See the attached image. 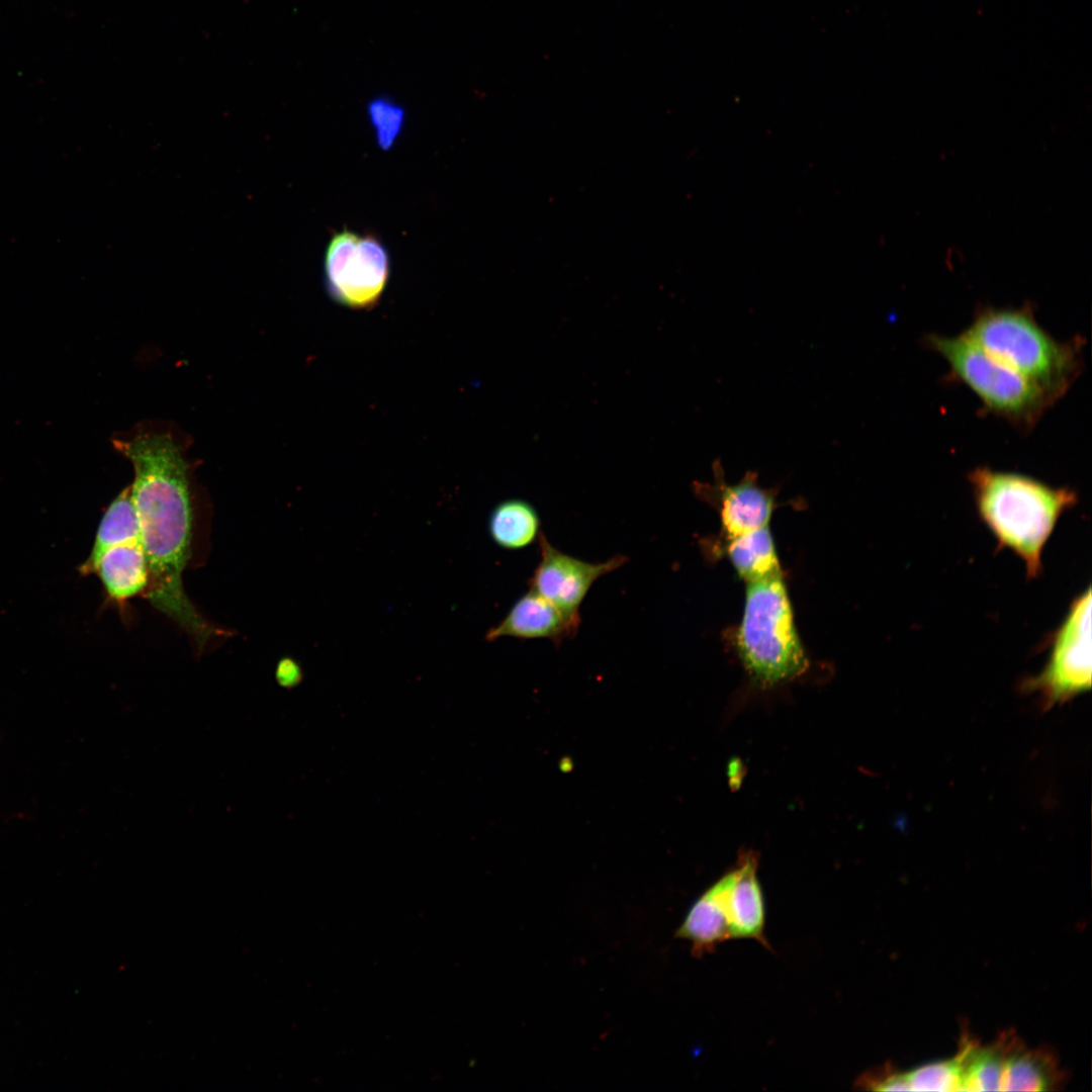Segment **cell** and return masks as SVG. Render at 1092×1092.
<instances>
[{
  "instance_id": "1",
  "label": "cell",
  "mask_w": 1092,
  "mask_h": 1092,
  "mask_svg": "<svg viewBox=\"0 0 1092 1092\" xmlns=\"http://www.w3.org/2000/svg\"><path fill=\"white\" fill-rule=\"evenodd\" d=\"M113 444L133 467L130 495L149 568L144 596L202 649L221 632L199 614L183 587L192 528L187 464L169 434H138Z\"/></svg>"
},
{
  "instance_id": "2",
  "label": "cell",
  "mask_w": 1092,
  "mask_h": 1092,
  "mask_svg": "<svg viewBox=\"0 0 1092 1092\" xmlns=\"http://www.w3.org/2000/svg\"><path fill=\"white\" fill-rule=\"evenodd\" d=\"M980 520L997 550L1019 557L1029 579L1042 574V552L1060 518L1078 503L1075 490L1014 471L979 466L967 476Z\"/></svg>"
},
{
  "instance_id": "3",
  "label": "cell",
  "mask_w": 1092,
  "mask_h": 1092,
  "mask_svg": "<svg viewBox=\"0 0 1092 1092\" xmlns=\"http://www.w3.org/2000/svg\"><path fill=\"white\" fill-rule=\"evenodd\" d=\"M983 350L1045 391L1056 402L1083 369V340L1056 339L1033 307H979L963 332Z\"/></svg>"
},
{
  "instance_id": "4",
  "label": "cell",
  "mask_w": 1092,
  "mask_h": 1092,
  "mask_svg": "<svg viewBox=\"0 0 1092 1092\" xmlns=\"http://www.w3.org/2000/svg\"><path fill=\"white\" fill-rule=\"evenodd\" d=\"M737 649L746 670L762 687L806 671L808 659L782 574L746 583Z\"/></svg>"
},
{
  "instance_id": "5",
  "label": "cell",
  "mask_w": 1092,
  "mask_h": 1092,
  "mask_svg": "<svg viewBox=\"0 0 1092 1092\" xmlns=\"http://www.w3.org/2000/svg\"><path fill=\"white\" fill-rule=\"evenodd\" d=\"M927 348L941 356L949 374L968 387L987 413L1028 432L1056 401L1036 384L991 356L964 333L928 334Z\"/></svg>"
},
{
  "instance_id": "6",
  "label": "cell",
  "mask_w": 1092,
  "mask_h": 1092,
  "mask_svg": "<svg viewBox=\"0 0 1092 1092\" xmlns=\"http://www.w3.org/2000/svg\"><path fill=\"white\" fill-rule=\"evenodd\" d=\"M1091 587L1077 596L1049 639L1051 652L1043 669L1024 678L1020 690L1037 694L1042 709L1063 705L1091 688Z\"/></svg>"
},
{
  "instance_id": "7",
  "label": "cell",
  "mask_w": 1092,
  "mask_h": 1092,
  "mask_svg": "<svg viewBox=\"0 0 1092 1092\" xmlns=\"http://www.w3.org/2000/svg\"><path fill=\"white\" fill-rule=\"evenodd\" d=\"M385 246L372 235L344 229L330 240L324 262L325 287L338 303L370 308L379 300L389 278Z\"/></svg>"
},
{
  "instance_id": "8",
  "label": "cell",
  "mask_w": 1092,
  "mask_h": 1092,
  "mask_svg": "<svg viewBox=\"0 0 1092 1092\" xmlns=\"http://www.w3.org/2000/svg\"><path fill=\"white\" fill-rule=\"evenodd\" d=\"M537 541L540 561L528 585L579 628V608L594 582L623 566L628 557L617 554L606 561L587 562L554 547L542 531Z\"/></svg>"
},
{
  "instance_id": "9",
  "label": "cell",
  "mask_w": 1092,
  "mask_h": 1092,
  "mask_svg": "<svg viewBox=\"0 0 1092 1092\" xmlns=\"http://www.w3.org/2000/svg\"><path fill=\"white\" fill-rule=\"evenodd\" d=\"M714 483L695 481V493L719 508L728 539L768 526L776 508L777 488H762L756 471L748 470L734 484L725 481L720 459L712 463Z\"/></svg>"
},
{
  "instance_id": "10",
  "label": "cell",
  "mask_w": 1092,
  "mask_h": 1092,
  "mask_svg": "<svg viewBox=\"0 0 1092 1092\" xmlns=\"http://www.w3.org/2000/svg\"><path fill=\"white\" fill-rule=\"evenodd\" d=\"M578 629L546 599L529 589L514 603L498 624L487 630L485 640L495 641L502 637L547 639L560 646L565 639L573 638Z\"/></svg>"
},
{
  "instance_id": "11",
  "label": "cell",
  "mask_w": 1092,
  "mask_h": 1092,
  "mask_svg": "<svg viewBox=\"0 0 1092 1092\" xmlns=\"http://www.w3.org/2000/svg\"><path fill=\"white\" fill-rule=\"evenodd\" d=\"M757 858L752 852L740 856L728 890L726 906L732 939H753L764 947L765 905L757 879Z\"/></svg>"
},
{
  "instance_id": "12",
  "label": "cell",
  "mask_w": 1092,
  "mask_h": 1092,
  "mask_svg": "<svg viewBox=\"0 0 1092 1092\" xmlns=\"http://www.w3.org/2000/svg\"><path fill=\"white\" fill-rule=\"evenodd\" d=\"M730 879L729 872L698 897L675 930V937L689 941L692 953L697 958L712 952L718 944L732 939L724 907Z\"/></svg>"
},
{
  "instance_id": "13",
  "label": "cell",
  "mask_w": 1092,
  "mask_h": 1092,
  "mask_svg": "<svg viewBox=\"0 0 1092 1092\" xmlns=\"http://www.w3.org/2000/svg\"><path fill=\"white\" fill-rule=\"evenodd\" d=\"M95 573L111 601H124L145 594L149 568L141 542L124 543L106 549L93 565Z\"/></svg>"
},
{
  "instance_id": "14",
  "label": "cell",
  "mask_w": 1092,
  "mask_h": 1092,
  "mask_svg": "<svg viewBox=\"0 0 1092 1092\" xmlns=\"http://www.w3.org/2000/svg\"><path fill=\"white\" fill-rule=\"evenodd\" d=\"M726 550L737 574L746 583L782 574L768 526L728 539Z\"/></svg>"
},
{
  "instance_id": "15",
  "label": "cell",
  "mask_w": 1092,
  "mask_h": 1092,
  "mask_svg": "<svg viewBox=\"0 0 1092 1092\" xmlns=\"http://www.w3.org/2000/svg\"><path fill=\"white\" fill-rule=\"evenodd\" d=\"M1058 1083V1068L1052 1056L1025 1050L1014 1037L1004 1066L1001 1091H1045Z\"/></svg>"
},
{
  "instance_id": "16",
  "label": "cell",
  "mask_w": 1092,
  "mask_h": 1092,
  "mask_svg": "<svg viewBox=\"0 0 1092 1092\" xmlns=\"http://www.w3.org/2000/svg\"><path fill=\"white\" fill-rule=\"evenodd\" d=\"M541 521L526 500L508 499L491 511L488 532L493 542L507 550H520L538 540Z\"/></svg>"
},
{
  "instance_id": "17",
  "label": "cell",
  "mask_w": 1092,
  "mask_h": 1092,
  "mask_svg": "<svg viewBox=\"0 0 1092 1092\" xmlns=\"http://www.w3.org/2000/svg\"><path fill=\"white\" fill-rule=\"evenodd\" d=\"M132 542H141L140 526L130 495V486H127L106 509L97 529L91 552L81 564L80 572L90 574L93 565L106 549Z\"/></svg>"
},
{
  "instance_id": "18",
  "label": "cell",
  "mask_w": 1092,
  "mask_h": 1092,
  "mask_svg": "<svg viewBox=\"0 0 1092 1092\" xmlns=\"http://www.w3.org/2000/svg\"><path fill=\"white\" fill-rule=\"evenodd\" d=\"M367 115L375 131L378 147L388 151L403 129L404 108L390 96L379 95L368 102Z\"/></svg>"
},
{
  "instance_id": "19",
  "label": "cell",
  "mask_w": 1092,
  "mask_h": 1092,
  "mask_svg": "<svg viewBox=\"0 0 1092 1092\" xmlns=\"http://www.w3.org/2000/svg\"><path fill=\"white\" fill-rule=\"evenodd\" d=\"M908 1091H960L962 1070L960 1058L935 1062L903 1073Z\"/></svg>"
},
{
  "instance_id": "20",
  "label": "cell",
  "mask_w": 1092,
  "mask_h": 1092,
  "mask_svg": "<svg viewBox=\"0 0 1092 1092\" xmlns=\"http://www.w3.org/2000/svg\"><path fill=\"white\" fill-rule=\"evenodd\" d=\"M275 676L281 687L290 689L301 681L302 670L298 662L284 657L277 664Z\"/></svg>"
}]
</instances>
